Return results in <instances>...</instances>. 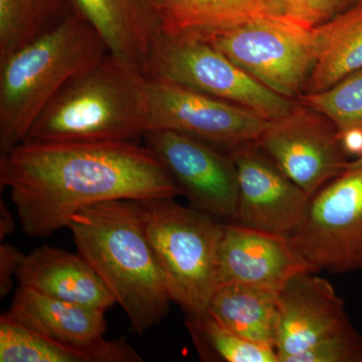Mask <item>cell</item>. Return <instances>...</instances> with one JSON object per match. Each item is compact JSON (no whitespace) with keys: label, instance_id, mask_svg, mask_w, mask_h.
<instances>
[{"label":"cell","instance_id":"1","mask_svg":"<svg viewBox=\"0 0 362 362\" xmlns=\"http://www.w3.org/2000/svg\"><path fill=\"white\" fill-rule=\"evenodd\" d=\"M0 187L8 188L23 232L37 239L93 204L180 195L161 162L133 141L21 142L0 154Z\"/></svg>","mask_w":362,"mask_h":362},{"label":"cell","instance_id":"2","mask_svg":"<svg viewBox=\"0 0 362 362\" xmlns=\"http://www.w3.org/2000/svg\"><path fill=\"white\" fill-rule=\"evenodd\" d=\"M78 254L125 312L131 329L144 334L168 313L171 298L143 223L139 201L100 202L69 223Z\"/></svg>","mask_w":362,"mask_h":362},{"label":"cell","instance_id":"3","mask_svg":"<svg viewBox=\"0 0 362 362\" xmlns=\"http://www.w3.org/2000/svg\"><path fill=\"white\" fill-rule=\"evenodd\" d=\"M147 119L148 78L110 52L64 86L23 141L137 142Z\"/></svg>","mask_w":362,"mask_h":362},{"label":"cell","instance_id":"4","mask_svg":"<svg viewBox=\"0 0 362 362\" xmlns=\"http://www.w3.org/2000/svg\"><path fill=\"white\" fill-rule=\"evenodd\" d=\"M108 52L103 37L74 6L58 28L0 62V154L23 142L64 86Z\"/></svg>","mask_w":362,"mask_h":362},{"label":"cell","instance_id":"5","mask_svg":"<svg viewBox=\"0 0 362 362\" xmlns=\"http://www.w3.org/2000/svg\"><path fill=\"white\" fill-rule=\"evenodd\" d=\"M143 223L173 303L185 314L209 309L218 287V250L225 223L175 197L139 201Z\"/></svg>","mask_w":362,"mask_h":362},{"label":"cell","instance_id":"6","mask_svg":"<svg viewBox=\"0 0 362 362\" xmlns=\"http://www.w3.org/2000/svg\"><path fill=\"white\" fill-rule=\"evenodd\" d=\"M144 75L204 93L272 121L289 113L296 100L276 94L204 40L160 35Z\"/></svg>","mask_w":362,"mask_h":362},{"label":"cell","instance_id":"7","mask_svg":"<svg viewBox=\"0 0 362 362\" xmlns=\"http://www.w3.org/2000/svg\"><path fill=\"white\" fill-rule=\"evenodd\" d=\"M276 94L297 100L316 63L313 30L264 16L202 39Z\"/></svg>","mask_w":362,"mask_h":362},{"label":"cell","instance_id":"8","mask_svg":"<svg viewBox=\"0 0 362 362\" xmlns=\"http://www.w3.org/2000/svg\"><path fill=\"white\" fill-rule=\"evenodd\" d=\"M289 238L317 272L362 270V166L316 192Z\"/></svg>","mask_w":362,"mask_h":362},{"label":"cell","instance_id":"9","mask_svg":"<svg viewBox=\"0 0 362 362\" xmlns=\"http://www.w3.org/2000/svg\"><path fill=\"white\" fill-rule=\"evenodd\" d=\"M269 121L204 93L148 78V130L177 131L226 152L259 142Z\"/></svg>","mask_w":362,"mask_h":362},{"label":"cell","instance_id":"10","mask_svg":"<svg viewBox=\"0 0 362 362\" xmlns=\"http://www.w3.org/2000/svg\"><path fill=\"white\" fill-rule=\"evenodd\" d=\"M142 139L190 206L221 221H235L239 188L230 152L173 130H148Z\"/></svg>","mask_w":362,"mask_h":362},{"label":"cell","instance_id":"11","mask_svg":"<svg viewBox=\"0 0 362 362\" xmlns=\"http://www.w3.org/2000/svg\"><path fill=\"white\" fill-rule=\"evenodd\" d=\"M259 144L311 197L345 173L349 162L329 119L298 101L289 113L269 121Z\"/></svg>","mask_w":362,"mask_h":362},{"label":"cell","instance_id":"12","mask_svg":"<svg viewBox=\"0 0 362 362\" xmlns=\"http://www.w3.org/2000/svg\"><path fill=\"white\" fill-rule=\"evenodd\" d=\"M6 313L47 339L78 352L87 362L142 361L124 338L105 339L107 323L103 311L20 286Z\"/></svg>","mask_w":362,"mask_h":362},{"label":"cell","instance_id":"13","mask_svg":"<svg viewBox=\"0 0 362 362\" xmlns=\"http://www.w3.org/2000/svg\"><path fill=\"white\" fill-rule=\"evenodd\" d=\"M230 154L239 188L235 223L290 237L303 220L311 197L283 173L259 142Z\"/></svg>","mask_w":362,"mask_h":362},{"label":"cell","instance_id":"14","mask_svg":"<svg viewBox=\"0 0 362 362\" xmlns=\"http://www.w3.org/2000/svg\"><path fill=\"white\" fill-rule=\"evenodd\" d=\"M218 286L238 284L280 292L295 276L316 273L291 239L225 223L218 250Z\"/></svg>","mask_w":362,"mask_h":362},{"label":"cell","instance_id":"15","mask_svg":"<svg viewBox=\"0 0 362 362\" xmlns=\"http://www.w3.org/2000/svg\"><path fill=\"white\" fill-rule=\"evenodd\" d=\"M313 274L295 276L279 293L275 339L279 362H291L351 325L334 288Z\"/></svg>","mask_w":362,"mask_h":362},{"label":"cell","instance_id":"16","mask_svg":"<svg viewBox=\"0 0 362 362\" xmlns=\"http://www.w3.org/2000/svg\"><path fill=\"white\" fill-rule=\"evenodd\" d=\"M16 277L23 287L97 310L106 312L116 303L80 255L57 247L44 246L26 255Z\"/></svg>","mask_w":362,"mask_h":362},{"label":"cell","instance_id":"17","mask_svg":"<svg viewBox=\"0 0 362 362\" xmlns=\"http://www.w3.org/2000/svg\"><path fill=\"white\" fill-rule=\"evenodd\" d=\"M103 37L112 54L144 74L160 35L151 0H73Z\"/></svg>","mask_w":362,"mask_h":362},{"label":"cell","instance_id":"18","mask_svg":"<svg viewBox=\"0 0 362 362\" xmlns=\"http://www.w3.org/2000/svg\"><path fill=\"white\" fill-rule=\"evenodd\" d=\"M160 33L202 40L268 16V0H151Z\"/></svg>","mask_w":362,"mask_h":362},{"label":"cell","instance_id":"19","mask_svg":"<svg viewBox=\"0 0 362 362\" xmlns=\"http://www.w3.org/2000/svg\"><path fill=\"white\" fill-rule=\"evenodd\" d=\"M316 63L304 94L329 89L362 70V7L313 28Z\"/></svg>","mask_w":362,"mask_h":362},{"label":"cell","instance_id":"20","mask_svg":"<svg viewBox=\"0 0 362 362\" xmlns=\"http://www.w3.org/2000/svg\"><path fill=\"white\" fill-rule=\"evenodd\" d=\"M279 293L238 284L221 285L207 310L240 337L275 349Z\"/></svg>","mask_w":362,"mask_h":362},{"label":"cell","instance_id":"21","mask_svg":"<svg viewBox=\"0 0 362 362\" xmlns=\"http://www.w3.org/2000/svg\"><path fill=\"white\" fill-rule=\"evenodd\" d=\"M73 0H0V62L58 28Z\"/></svg>","mask_w":362,"mask_h":362},{"label":"cell","instance_id":"22","mask_svg":"<svg viewBox=\"0 0 362 362\" xmlns=\"http://www.w3.org/2000/svg\"><path fill=\"white\" fill-rule=\"evenodd\" d=\"M185 326L202 361L279 362L274 347L240 337L209 310L201 314H187Z\"/></svg>","mask_w":362,"mask_h":362},{"label":"cell","instance_id":"23","mask_svg":"<svg viewBox=\"0 0 362 362\" xmlns=\"http://www.w3.org/2000/svg\"><path fill=\"white\" fill-rule=\"evenodd\" d=\"M0 361L87 362L78 352L47 339L7 313L0 318Z\"/></svg>","mask_w":362,"mask_h":362},{"label":"cell","instance_id":"24","mask_svg":"<svg viewBox=\"0 0 362 362\" xmlns=\"http://www.w3.org/2000/svg\"><path fill=\"white\" fill-rule=\"evenodd\" d=\"M296 101L329 119L339 134L349 131L362 132V70L329 89L301 95Z\"/></svg>","mask_w":362,"mask_h":362},{"label":"cell","instance_id":"25","mask_svg":"<svg viewBox=\"0 0 362 362\" xmlns=\"http://www.w3.org/2000/svg\"><path fill=\"white\" fill-rule=\"evenodd\" d=\"M362 7V0H268L267 14L313 30L339 14Z\"/></svg>","mask_w":362,"mask_h":362},{"label":"cell","instance_id":"26","mask_svg":"<svg viewBox=\"0 0 362 362\" xmlns=\"http://www.w3.org/2000/svg\"><path fill=\"white\" fill-rule=\"evenodd\" d=\"M291 362H362V338L350 325L321 340Z\"/></svg>","mask_w":362,"mask_h":362},{"label":"cell","instance_id":"27","mask_svg":"<svg viewBox=\"0 0 362 362\" xmlns=\"http://www.w3.org/2000/svg\"><path fill=\"white\" fill-rule=\"evenodd\" d=\"M25 255L11 245L0 247V296H6L11 290V277L16 276Z\"/></svg>","mask_w":362,"mask_h":362},{"label":"cell","instance_id":"28","mask_svg":"<svg viewBox=\"0 0 362 362\" xmlns=\"http://www.w3.org/2000/svg\"><path fill=\"white\" fill-rule=\"evenodd\" d=\"M0 239L4 240L7 235L11 233L14 230V221L13 216H11V211L1 201V206H0Z\"/></svg>","mask_w":362,"mask_h":362},{"label":"cell","instance_id":"29","mask_svg":"<svg viewBox=\"0 0 362 362\" xmlns=\"http://www.w3.org/2000/svg\"><path fill=\"white\" fill-rule=\"evenodd\" d=\"M362 166V156L357 157V158L354 159V160L349 161V164H347L346 170L349 169L358 168Z\"/></svg>","mask_w":362,"mask_h":362}]
</instances>
